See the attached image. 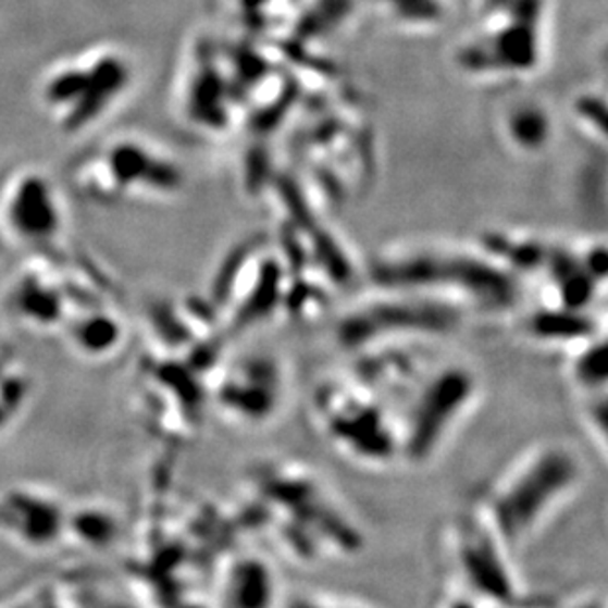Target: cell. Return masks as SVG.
Instances as JSON below:
<instances>
[{
    "mask_svg": "<svg viewBox=\"0 0 608 608\" xmlns=\"http://www.w3.org/2000/svg\"><path fill=\"white\" fill-rule=\"evenodd\" d=\"M522 335L544 347H566L571 351L585 340L605 333V318L597 320L593 311L566 310L557 306H544L542 310L528 313L522 320Z\"/></svg>",
    "mask_w": 608,
    "mask_h": 608,
    "instance_id": "cell-13",
    "label": "cell"
},
{
    "mask_svg": "<svg viewBox=\"0 0 608 608\" xmlns=\"http://www.w3.org/2000/svg\"><path fill=\"white\" fill-rule=\"evenodd\" d=\"M9 308L30 330H50L65 315V301L58 286L38 274H22L9 291Z\"/></svg>",
    "mask_w": 608,
    "mask_h": 608,
    "instance_id": "cell-14",
    "label": "cell"
},
{
    "mask_svg": "<svg viewBox=\"0 0 608 608\" xmlns=\"http://www.w3.org/2000/svg\"><path fill=\"white\" fill-rule=\"evenodd\" d=\"M288 396V372L276 355L248 352L231 362L216 384L215 402L228 423L258 430L278 418Z\"/></svg>",
    "mask_w": 608,
    "mask_h": 608,
    "instance_id": "cell-9",
    "label": "cell"
},
{
    "mask_svg": "<svg viewBox=\"0 0 608 608\" xmlns=\"http://www.w3.org/2000/svg\"><path fill=\"white\" fill-rule=\"evenodd\" d=\"M67 508L38 486H12L0 493V534L24 549H48L65 536Z\"/></svg>",
    "mask_w": 608,
    "mask_h": 608,
    "instance_id": "cell-11",
    "label": "cell"
},
{
    "mask_svg": "<svg viewBox=\"0 0 608 608\" xmlns=\"http://www.w3.org/2000/svg\"><path fill=\"white\" fill-rule=\"evenodd\" d=\"M280 608H369L349 598L327 597L318 593H298L294 597L284 598Z\"/></svg>",
    "mask_w": 608,
    "mask_h": 608,
    "instance_id": "cell-19",
    "label": "cell"
},
{
    "mask_svg": "<svg viewBox=\"0 0 608 608\" xmlns=\"http://www.w3.org/2000/svg\"><path fill=\"white\" fill-rule=\"evenodd\" d=\"M72 534L89 547H104L119 536V518L104 506L87 505L77 512L67 510L65 536Z\"/></svg>",
    "mask_w": 608,
    "mask_h": 608,
    "instance_id": "cell-17",
    "label": "cell"
},
{
    "mask_svg": "<svg viewBox=\"0 0 608 608\" xmlns=\"http://www.w3.org/2000/svg\"><path fill=\"white\" fill-rule=\"evenodd\" d=\"M469 318L467 311L442 299L376 289L340 315L335 340L351 355L396 343H439L463 330Z\"/></svg>",
    "mask_w": 608,
    "mask_h": 608,
    "instance_id": "cell-6",
    "label": "cell"
},
{
    "mask_svg": "<svg viewBox=\"0 0 608 608\" xmlns=\"http://www.w3.org/2000/svg\"><path fill=\"white\" fill-rule=\"evenodd\" d=\"M568 379L581 398L607 393V333L568 351Z\"/></svg>",
    "mask_w": 608,
    "mask_h": 608,
    "instance_id": "cell-15",
    "label": "cell"
},
{
    "mask_svg": "<svg viewBox=\"0 0 608 608\" xmlns=\"http://www.w3.org/2000/svg\"><path fill=\"white\" fill-rule=\"evenodd\" d=\"M4 240H7V238H4L2 231H0V252H2V243H4Z\"/></svg>",
    "mask_w": 608,
    "mask_h": 608,
    "instance_id": "cell-20",
    "label": "cell"
},
{
    "mask_svg": "<svg viewBox=\"0 0 608 608\" xmlns=\"http://www.w3.org/2000/svg\"><path fill=\"white\" fill-rule=\"evenodd\" d=\"M79 184L89 197L116 201L131 196H164L182 184L176 165L154 146L138 138H119L83 160Z\"/></svg>",
    "mask_w": 608,
    "mask_h": 608,
    "instance_id": "cell-8",
    "label": "cell"
},
{
    "mask_svg": "<svg viewBox=\"0 0 608 608\" xmlns=\"http://www.w3.org/2000/svg\"><path fill=\"white\" fill-rule=\"evenodd\" d=\"M276 569L257 551L231 557L219 579V608H280Z\"/></svg>",
    "mask_w": 608,
    "mask_h": 608,
    "instance_id": "cell-12",
    "label": "cell"
},
{
    "mask_svg": "<svg viewBox=\"0 0 608 608\" xmlns=\"http://www.w3.org/2000/svg\"><path fill=\"white\" fill-rule=\"evenodd\" d=\"M133 83L135 65L123 50L91 48L44 75L41 107L63 133H83L114 113Z\"/></svg>",
    "mask_w": 608,
    "mask_h": 608,
    "instance_id": "cell-5",
    "label": "cell"
},
{
    "mask_svg": "<svg viewBox=\"0 0 608 608\" xmlns=\"http://www.w3.org/2000/svg\"><path fill=\"white\" fill-rule=\"evenodd\" d=\"M65 227L62 197L38 172H24L0 189V231L7 240L50 248Z\"/></svg>",
    "mask_w": 608,
    "mask_h": 608,
    "instance_id": "cell-10",
    "label": "cell"
},
{
    "mask_svg": "<svg viewBox=\"0 0 608 608\" xmlns=\"http://www.w3.org/2000/svg\"><path fill=\"white\" fill-rule=\"evenodd\" d=\"M581 420L588 437L597 445L598 455L605 459L608 449L607 393L581 398Z\"/></svg>",
    "mask_w": 608,
    "mask_h": 608,
    "instance_id": "cell-18",
    "label": "cell"
},
{
    "mask_svg": "<svg viewBox=\"0 0 608 608\" xmlns=\"http://www.w3.org/2000/svg\"><path fill=\"white\" fill-rule=\"evenodd\" d=\"M376 289L442 299L469 315H505L520 303V280L483 252L444 245H406L372 262Z\"/></svg>",
    "mask_w": 608,
    "mask_h": 608,
    "instance_id": "cell-2",
    "label": "cell"
},
{
    "mask_svg": "<svg viewBox=\"0 0 608 608\" xmlns=\"http://www.w3.org/2000/svg\"><path fill=\"white\" fill-rule=\"evenodd\" d=\"M444 537L451 571L464 595L493 607H514L520 598L514 556L474 506L455 514Z\"/></svg>",
    "mask_w": 608,
    "mask_h": 608,
    "instance_id": "cell-7",
    "label": "cell"
},
{
    "mask_svg": "<svg viewBox=\"0 0 608 608\" xmlns=\"http://www.w3.org/2000/svg\"><path fill=\"white\" fill-rule=\"evenodd\" d=\"M583 483L579 451L563 442H539L506 464L473 506L516 556L573 502Z\"/></svg>",
    "mask_w": 608,
    "mask_h": 608,
    "instance_id": "cell-1",
    "label": "cell"
},
{
    "mask_svg": "<svg viewBox=\"0 0 608 608\" xmlns=\"http://www.w3.org/2000/svg\"><path fill=\"white\" fill-rule=\"evenodd\" d=\"M70 340L75 351L91 359H103L123 343V323L109 311H87L70 321Z\"/></svg>",
    "mask_w": 608,
    "mask_h": 608,
    "instance_id": "cell-16",
    "label": "cell"
},
{
    "mask_svg": "<svg viewBox=\"0 0 608 608\" xmlns=\"http://www.w3.org/2000/svg\"><path fill=\"white\" fill-rule=\"evenodd\" d=\"M483 396V381L463 361L433 362L396 408L400 463L423 469L437 461L473 415Z\"/></svg>",
    "mask_w": 608,
    "mask_h": 608,
    "instance_id": "cell-3",
    "label": "cell"
},
{
    "mask_svg": "<svg viewBox=\"0 0 608 608\" xmlns=\"http://www.w3.org/2000/svg\"><path fill=\"white\" fill-rule=\"evenodd\" d=\"M311 415L323 439L364 469L400 463L396 413L351 372L327 376L313 388Z\"/></svg>",
    "mask_w": 608,
    "mask_h": 608,
    "instance_id": "cell-4",
    "label": "cell"
}]
</instances>
